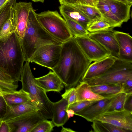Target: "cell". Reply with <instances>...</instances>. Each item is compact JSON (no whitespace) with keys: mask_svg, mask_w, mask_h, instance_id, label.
<instances>
[{"mask_svg":"<svg viewBox=\"0 0 132 132\" xmlns=\"http://www.w3.org/2000/svg\"><path fill=\"white\" fill-rule=\"evenodd\" d=\"M61 96L67 101L68 106L70 104L76 102L77 101V97L75 87L66 89Z\"/></svg>","mask_w":132,"mask_h":132,"instance_id":"33","label":"cell"},{"mask_svg":"<svg viewBox=\"0 0 132 132\" xmlns=\"http://www.w3.org/2000/svg\"><path fill=\"white\" fill-rule=\"evenodd\" d=\"M122 89V92L127 94H132V79L120 83Z\"/></svg>","mask_w":132,"mask_h":132,"instance_id":"36","label":"cell"},{"mask_svg":"<svg viewBox=\"0 0 132 132\" xmlns=\"http://www.w3.org/2000/svg\"><path fill=\"white\" fill-rule=\"evenodd\" d=\"M75 88L77 101L84 100L98 101L106 97L93 92L91 89L90 86L85 81H80Z\"/></svg>","mask_w":132,"mask_h":132,"instance_id":"21","label":"cell"},{"mask_svg":"<svg viewBox=\"0 0 132 132\" xmlns=\"http://www.w3.org/2000/svg\"><path fill=\"white\" fill-rule=\"evenodd\" d=\"M103 20L110 23L115 27H120L123 22L117 18L112 13L108 5L102 0H98L96 5Z\"/></svg>","mask_w":132,"mask_h":132,"instance_id":"24","label":"cell"},{"mask_svg":"<svg viewBox=\"0 0 132 132\" xmlns=\"http://www.w3.org/2000/svg\"><path fill=\"white\" fill-rule=\"evenodd\" d=\"M98 0H78V4L96 7Z\"/></svg>","mask_w":132,"mask_h":132,"instance_id":"39","label":"cell"},{"mask_svg":"<svg viewBox=\"0 0 132 132\" xmlns=\"http://www.w3.org/2000/svg\"><path fill=\"white\" fill-rule=\"evenodd\" d=\"M67 101L62 98L59 101L53 102L52 121L55 126H63L68 119L66 111L68 109Z\"/></svg>","mask_w":132,"mask_h":132,"instance_id":"19","label":"cell"},{"mask_svg":"<svg viewBox=\"0 0 132 132\" xmlns=\"http://www.w3.org/2000/svg\"><path fill=\"white\" fill-rule=\"evenodd\" d=\"M20 80L22 88L29 93L32 102L39 109L42 116L46 119H52L53 102L45 90L37 84L28 61L23 65Z\"/></svg>","mask_w":132,"mask_h":132,"instance_id":"4","label":"cell"},{"mask_svg":"<svg viewBox=\"0 0 132 132\" xmlns=\"http://www.w3.org/2000/svg\"><path fill=\"white\" fill-rule=\"evenodd\" d=\"M94 120L108 123L132 131V112L125 109L105 112L95 117Z\"/></svg>","mask_w":132,"mask_h":132,"instance_id":"10","label":"cell"},{"mask_svg":"<svg viewBox=\"0 0 132 132\" xmlns=\"http://www.w3.org/2000/svg\"><path fill=\"white\" fill-rule=\"evenodd\" d=\"M61 5H74L78 4V0H59Z\"/></svg>","mask_w":132,"mask_h":132,"instance_id":"40","label":"cell"},{"mask_svg":"<svg viewBox=\"0 0 132 132\" xmlns=\"http://www.w3.org/2000/svg\"><path fill=\"white\" fill-rule=\"evenodd\" d=\"M16 0H13L7 3L2 10L0 13V30L5 22L10 16V7L14 6Z\"/></svg>","mask_w":132,"mask_h":132,"instance_id":"32","label":"cell"},{"mask_svg":"<svg viewBox=\"0 0 132 132\" xmlns=\"http://www.w3.org/2000/svg\"><path fill=\"white\" fill-rule=\"evenodd\" d=\"M114 0L119 1V2H123V3H127V4L129 5H130L127 2L126 0Z\"/></svg>","mask_w":132,"mask_h":132,"instance_id":"45","label":"cell"},{"mask_svg":"<svg viewBox=\"0 0 132 132\" xmlns=\"http://www.w3.org/2000/svg\"><path fill=\"white\" fill-rule=\"evenodd\" d=\"M92 62L85 55L74 37L63 42L59 61L51 69L58 76L66 89L75 87Z\"/></svg>","mask_w":132,"mask_h":132,"instance_id":"1","label":"cell"},{"mask_svg":"<svg viewBox=\"0 0 132 132\" xmlns=\"http://www.w3.org/2000/svg\"><path fill=\"white\" fill-rule=\"evenodd\" d=\"M102 0L108 5L113 14L123 22L129 19L131 5L114 0Z\"/></svg>","mask_w":132,"mask_h":132,"instance_id":"20","label":"cell"},{"mask_svg":"<svg viewBox=\"0 0 132 132\" xmlns=\"http://www.w3.org/2000/svg\"><path fill=\"white\" fill-rule=\"evenodd\" d=\"M73 6L79 10L91 22L103 20L101 14L96 7L81 4Z\"/></svg>","mask_w":132,"mask_h":132,"instance_id":"26","label":"cell"},{"mask_svg":"<svg viewBox=\"0 0 132 132\" xmlns=\"http://www.w3.org/2000/svg\"><path fill=\"white\" fill-rule=\"evenodd\" d=\"M116 57L109 56L90 64L83 76L82 81L91 79L104 73L113 64Z\"/></svg>","mask_w":132,"mask_h":132,"instance_id":"14","label":"cell"},{"mask_svg":"<svg viewBox=\"0 0 132 132\" xmlns=\"http://www.w3.org/2000/svg\"><path fill=\"white\" fill-rule=\"evenodd\" d=\"M15 129L13 123H7L0 120V132H14Z\"/></svg>","mask_w":132,"mask_h":132,"instance_id":"35","label":"cell"},{"mask_svg":"<svg viewBox=\"0 0 132 132\" xmlns=\"http://www.w3.org/2000/svg\"><path fill=\"white\" fill-rule=\"evenodd\" d=\"M32 8L31 2H20L10 7L9 18L12 24L11 32L17 34L21 42L26 28L29 14Z\"/></svg>","mask_w":132,"mask_h":132,"instance_id":"8","label":"cell"},{"mask_svg":"<svg viewBox=\"0 0 132 132\" xmlns=\"http://www.w3.org/2000/svg\"><path fill=\"white\" fill-rule=\"evenodd\" d=\"M90 86L93 92L104 97L115 95L122 92V89L120 83Z\"/></svg>","mask_w":132,"mask_h":132,"instance_id":"23","label":"cell"},{"mask_svg":"<svg viewBox=\"0 0 132 132\" xmlns=\"http://www.w3.org/2000/svg\"><path fill=\"white\" fill-rule=\"evenodd\" d=\"M116 95L106 97L96 102L75 114L81 117L89 122H92L98 116L106 112Z\"/></svg>","mask_w":132,"mask_h":132,"instance_id":"13","label":"cell"},{"mask_svg":"<svg viewBox=\"0 0 132 132\" xmlns=\"http://www.w3.org/2000/svg\"><path fill=\"white\" fill-rule=\"evenodd\" d=\"M126 1L129 4L132 5V0H126Z\"/></svg>","mask_w":132,"mask_h":132,"instance_id":"47","label":"cell"},{"mask_svg":"<svg viewBox=\"0 0 132 132\" xmlns=\"http://www.w3.org/2000/svg\"><path fill=\"white\" fill-rule=\"evenodd\" d=\"M113 30L89 32L88 36L98 43L111 55L118 57L119 46L114 35Z\"/></svg>","mask_w":132,"mask_h":132,"instance_id":"12","label":"cell"},{"mask_svg":"<svg viewBox=\"0 0 132 132\" xmlns=\"http://www.w3.org/2000/svg\"><path fill=\"white\" fill-rule=\"evenodd\" d=\"M4 95V94L0 90V96H2Z\"/></svg>","mask_w":132,"mask_h":132,"instance_id":"48","label":"cell"},{"mask_svg":"<svg viewBox=\"0 0 132 132\" xmlns=\"http://www.w3.org/2000/svg\"><path fill=\"white\" fill-rule=\"evenodd\" d=\"M61 48L62 44H49L43 45L36 51L28 61L51 70L59 61Z\"/></svg>","mask_w":132,"mask_h":132,"instance_id":"7","label":"cell"},{"mask_svg":"<svg viewBox=\"0 0 132 132\" xmlns=\"http://www.w3.org/2000/svg\"><path fill=\"white\" fill-rule=\"evenodd\" d=\"M68 119L73 117L75 114L74 111L71 109H68L66 111Z\"/></svg>","mask_w":132,"mask_h":132,"instance_id":"43","label":"cell"},{"mask_svg":"<svg viewBox=\"0 0 132 132\" xmlns=\"http://www.w3.org/2000/svg\"><path fill=\"white\" fill-rule=\"evenodd\" d=\"M6 105L2 96H0V112L3 109Z\"/></svg>","mask_w":132,"mask_h":132,"instance_id":"42","label":"cell"},{"mask_svg":"<svg viewBox=\"0 0 132 132\" xmlns=\"http://www.w3.org/2000/svg\"><path fill=\"white\" fill-rule=\"evenodd\" d=\"M124 109L132 112V94L128 95L125 103Z\"/></svg>","mask_w":132,"mask_h":132,"instance_id":"38","label":"cell"},{"mask_svg":"<svg viewBox=\"0 0 132 132\" xmlns=\"http://www.w3.org/2000/svg\"><path fill=\"white\" fill-rule=\"evenodd\" d=\"M97 101L84 100L77 101L70 105L68 107V109L72 110L74 111L75 113L81 111Z\"/></svg>","mask_w":132,"mask_h":132,"instance_id":"31","label":"cell"},{"mask_svg":"<svg viewBox=\"0 0 132 132\" xmlns=\"http://www.w3.org/2000/svg\"><path fill=\"white\" fill-rule=\"evenodd\" d=\"M0 80L10 83L18 82L14 80L11 76L0 68Z\"/></svg>","mask_w":132,"mask_h":132,"instance_id":"37","label":"cell"},{"mask_svg":"<svg viewBox=\"0 0 132 132\" xmlns=\"http://www.w3.org/2000/svg\"><path fill=\"white\" fill-rule=\"evenodd\" d=\"M61 131L62 132H73L76 131L73 130L72 129L64 127L63 126Z\"/></svg>","mask_w":132,"mask_h":132,"instance_id":"44","label":"cell"},{"mask_svg":"<svg viewBox=\"0 0 132 132\" xmlns=\"http://www.w3.org/2000/svg\"><path fill=\"white\" fill-rule=\"evenodd\" d=\"M74 37L84 54L92 62L111 55L109 52L88 35Z\"/></svg>","mask_w":132,"mask_h":132,"instance_id":"9","label":"cell"},{"mask_svg":"<svg viewBox=\"0 0 132 132\" xmlns=\"http://www.w3.org/2000/svg\"><path fill=\"white\" fill-rule=\"evenodd\" d=\"M11 22L9 17L4 23L0 30V39L9 35L11 32Z\"/></svg>","mask_w":132,"mask_h":132,"instance_id":"34","label":"cell"},{"mask_svg":"<svg viewBox=\"0 0 132 132\" xmlns=\"http://www.w3.org/2000/svg\"><path fill=\"white\" fill-rule=\"evenodd\" d=\"M45 119L39 111L29 113L4 121L15 126V132H31L39 122Z\"/></svg>","mask_w":132,"mask_h":132,"instance_id":"11","label":"cell"},{"mask_svg":"<svg viewBox=\"0 0 132 132\" xmlns=\"http://www.w3.org/2000/svg\"><path fill=\"white\" fill-rule=\"evenodd\" d=\"M73 37L88 35L89 32L82 26L73 20L66 17L63 18Z\"/></svg>","mask_w":132,"mask_h":132,"instance_id":"29","label":"cell"},{"mask_svg":"<svg viewBox=\"0 0 132 132\" xmlns=\"http://www.w3.org/2000/svg\"><path fill=\"white\" fill-rule=\"evenodd\" d=\"M24 61L20 40L15 31L0 39V68L20 81Z\"/></svg>","mask_w":132,"mask_h":132,"instance_id":"2","label":"cell"},{"mask_svg":"<svg viewBox=\"0 0 132 132\" xmlns=\"http://www.w3.org/2000/svg\"><path fill=\"white\" fill-rule=\"evenodd\" d=\"M36 82L46 92L50 91L60 92L64 87L61 80L53 71L50 70L47 74L35 78Z\"/></svg>","mask_w":132,"mask_h":132,"instance_id":"17","label":"cell"},{"mask_svg":"<svg viewBox=\"0 0 132 132\" xmlns=\"http://www.w3.org/2000/svg\"><path fill=\"white\" fill-rule=\"evenodd\" d=\"M113 33L119 48L118 58L132 62V37L128 34L115 30Z\"/></svg>","mask_w":132,"mask_h":132,"instance_id":"15","label":"cell"},{"mask_svg":"<svg viewBox=\"0 0 132 132\" xmlns=\"http://www.w3.org/2000/svg\"><path fill=\"white\" fill-rule=\"evenodd\" d=\"M59 8L63 18L71 19L87 29L91 21L77 7L73 5H61Z\"/></svg>","mask_w":132,"mask_h":132,"instance_id":"18","label":"cell"},{"mask_svg":"<svg viewBox=\"0 0 132 132\" xmlns=\"http://www.w3.org/2000/svg\"><path fill=\"white\" fill-rule=\"evenodd\" d=\"M21 43L26 62L28 61L40 46L49 44H62L63 43L52 36L42 26L33 8L29 11L26 28Z\"/></svg>","mask_w":132,"mask_h":132,"instance_id":"3","label":"cell"},{"mask_svg":"<svg viewBox=\"0 0 132 132\" xmlns=\"http://www.w3.org/2000/svg\"><path fill=\"white\" fill-rule=\"evenodd\" d=\"M13 0H0V13L6 4Z\"/></svg>","mask_w":132,"mask_h":132,"instance_id":"41","label":"cell"},{"mask_svg":"<svg viewBox=\"0 0 132 132\" xmlns=\"http://www.w3.org/2000/svg\"><path fill=\"white\" fill-rule=\"evenodd\" d=\"M38 22L51 35L63 43L74 37L67 23L56 11L48 10L36 14Z\"/></svg>","mask_w":132,"mask_h":132,"instance_id":"5","label":"cell"},{"mask_svg":"<svg viewBox=\"0 0 132 132\" xmlns=\"http://www.w3.org/2000/svg\"><path fill=\"white\" fill-rule=\"evenodd\" d=\"M123 92L117 94L108 108L106 112L124 109V104L128 95Z\"/></svg>","mask_w":132,"mask_h":132,"instance_id":"28","label":"cell"},{"mask_svg":"<svg viewBox=\"0 0 132 132\" xmlns=\"http://www.w3.org/2000/svg\"><path fill=\"white\" fill-rule=\"evenodd\" d=\"M91 125L95 132H130V131L115 126L111 124L94 120Z\"/></svg>","mask_w":132,"mask_h":132,"instance_id":"25","label":"cell"},{"mask_svg":"<svg viewBox=\"0 0 132 132\" xmlns=\"http://www.w3.org/2000/svg\"><path fill=\"white\" fill-rule=\"evenodd\" d=\"M35 2H40L43 3L44 2L45 0H31Z\"/></svg>","mask_w":132,"mask_h":132,"instance_id":"46","label":"cell"},{"mask_svg":"<svg viewBox=\"0 0 132 132\" xmlns=\"http://www.w3.org/2000/svg\"><path fill=\"white\" fill-rule=\"evenodd\" d=\"M132 79V62L116 57L115 62L104 73L95 78L84 81L90 86L120 83Z\"/></svg>","mask_w":132,"mask_h":132,"instance_id":"6","label":"cell"},{"mask_svg":"<svg viewBox=\"0 0 132 132\" xmlns=\"http://www.w3.org/2000/svg\"><path fill=\"white\" fill-rule=\"evenodd\" d=\"M54 126L52 121L45 119L38 124L31 132H51Z\"/></svg>","mask_w":132,"mask_h":132,"instance_id":"30","label":"cell"},{"mask_svg":"<svg viewBox=\"0 0 132 132\" xmlns=\"http://www.w3.org/2000/svg\"><path fill=\"white\" fill-rule=\"evenodd\" d=\"M115 27L113 24L103 20L91 22L87 28L89 32L102 31H111Z\"/></svg>","mask_w":132,"mask_h":132,"instance_id":"27","label":"cell"},{"mask_svg":"<svg viewBox=\"0 0 132 132\" xmlns=\"http://www.w3.org/2000/svg\"><path fill=\"white\" fill-rule=\"evenodd\" d=\"M6 106V111L3 116L0 118V120L4 121L39 110V109L31 101Z\"/></svg>","mask_w":132,"mask_h":132,"instance_id":"16","label":"cell"},{"mask_svg":"<svg viewBox=\"0 0 132 132\" xmlns=\"http://www.w3.org/2000/svg\"><path fill=\"white\" fill-rule=\"evenodd\" d=\"M2 97L6 106L20 104L32 101L29 93L22 88L15 92L3 95Z\"/></svg>","mask_w":132,"mask_h":132,"instance_id":"22","label":"cell"}]
</instances>
